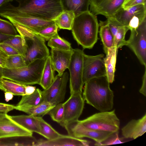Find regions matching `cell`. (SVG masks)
I'll return each instance as SVG.
<instances>
[{
  "label": "cell",
  "instance_id": "1",
  "mask_svg": "<svg viewBox=\"0 0 146 146\" xmlns=\"http://www.w3.org/2000/svg\"><path fill=\"white\" fill-rule=\"evenodd\" d=\"M0 16L8 19L19 35L26 40L32 38L44 28L55 23L53 20H45L29 15L10 2L0 7Z\"/></svg>",
  "mask_w": 146,
  "mask_h": 146
},
{
  "label": "cell",
  "instance_id": "2",
  "mask_svg": "<svg viewBox=\"0 0 146 146\" xmlns=\"http://www.w3.org/2000/svg\"><path fill=\"white\" fill-rule=\"evenodd\" d=\"M106 76L95 78L86 82L82 97L86 103L100 112L111 110L114 95Z\"/></svg>",
  "mask_w": 146,
  "mask_h": 146
},
{
  "label": "cell",
  "instance_id": "3",
  "mask_svg": "<svg viewBox=\"0 0 146 146\" xmlns=\"http://www.w3.org/2000/svg\"><path fill=\"white\" fill-rule=\"evenodd\" d=\"M99 27L96 16L89 10L75 16L71 30L79 45L90 49L97 41Z\"/></svg>",
  "mask_w": 146,
  "mask_h": 146
},
{
  "label": "cell",
  "instance_id": "4",
  "mask_svg": "<svg viewBox=\"0 0 146 146\" xmlns=\"http://www.w3.org/2000/svg\"><path fill=\"white\" fill-rule=\"evenodd\" d=\"M17 9L33 17L53 20L63 11L60 0H15Z\"/></svg>",
  "mask_w": 146,
  "mask_h": 146
},
{
  "label": "cell",
  "instance_id": "5",
  "mask_svg": "<svg viewBox=\"0 0 146 146\" xmlns=\"http://www.w3.org/2000/svg\"><path fill=\"white\" fill-rule=\"evenodd\" d=\"M46 59L35 60L22 67L3 68L2 78L25 85L39 84Z\"/></svg>",
  "mask_w": 146,
  "mask_h": 146
},
{
  "label": "cell",
  "instance_id": "6",
  "mask_svg": "<svg viewBox=\"0 0 146 146\" xmlns=\"http://www.w3.org/2000/svg\"><path fill=\"white\" fill-rule=\"evenodd\" d=\"M78 122L85 127L97 131L118 132L120 122L115 110L96 113Z\"/></svg>",
  "mask_w": 146,
  "mask_h": 146
},
{
  "label": "cell",
  "instance_id": "7",
  "mask_svg": "<svg viewBox=\"0 0 146 146\" xmlns=\"http://www.w3.org/2000/svg\"><path fill=\"white\" fill-rule=\"evenodd\" d=\"M84 53L79 49H73V53L68 69L70 73V95L76 92L82 93L83 61Z\"/></svg>",
  "mask_w": 146,
  "mask_h": 146
},
{
  "label": "cell",
  "instance_id": "8",
  "mask_svg": "<svg viewBox=\"0 0 146 146\" xmlns=\"http://www.w3.org/2000/svg\"><path fill=\"white\" fill-rule=\"evenodd\" d=\"M126 46L133 52L141 64L146 67V19L137 29L131 31Z\"/></svg>",
  "mask_w": 146,
  "mask_h": 146
},
{
  "label": "cell",
  "instance_id": "9",
  "mask_svg": "<svg viewBox=\"0 0 146 146\" xmlns=\"http://www.w3.org/2000/svg\"><path fill=\"white\" fill-rule=\"evenodd\" d=\"M67 72H64L55 77L51 85L46 89L42 91L44 101L54 105L61 103L64 100L66 91V88L68 79Z\"/></svg>",
  "mask_w": 146,
  "mask_h": 146
},
{
  "label": "cell",
  "instance_id": "10",
  "mask_svg": "<svg viewBox=\"0 0 146 146\" xmlns=\"http://www.w3.org/2000/svg\"><path fill=\"white\" fill-rule=\"evenodd\" d=\"M81 94L80 92L74 93L63 103L64 115L62 120L59 123L61 126L64 127L68 124L78 120L84 105Z\"/></svg>",
  "mask_w": 146,
  "mask_h": 146
},
{
  "label": "cell",
  "instance_id": "11",
  "mask_svg": "<svg viewBox=\"0 0 146 146\" xmlns=\"http://www.w3.org/2000/svg\"><path fill=\"white\" fill-rule=\"evenodd\" d=\"M104 54L95 56L84 54L83 82L84 84L92 78L106 76V70L104 61Z\"/></svg>",
  "mask_w": 146,
  "mask_h": 146
},
{
  "label": "cell",
  "instance_id": "12",
  "mask_svg": "<svg viewBox=\"0 0 146 146\" xmlns=\"http://www.w3.org/2000/svg\"><path fill=\"white\" fill-rule=\"evenodd\" d=\"M78 120L69 123L64 127L68 135L79 138H88L99 143L105 140L114 133L87 128L80 124Z\"/></svg>",
  "mask_w": 146,
  "mask_h": 146
},
{
  "label": "cell",
  "instance_id": "13",
  "mask_svg": "<svg viewBox=\"0 0 146 146\" xmlns=\"http://www.w3.org/2000/svg\"><path fill=\"white\" fill-rule=\"evenodd\" d=\"M29 40L27 52L24 59L27 65L37 59L46 58L50 56L48 49L46 45L44 39L38 34H35Z\"/></svg>",
  "mask_w": 146,
  "mask_h": 146
},
{
  "label": "cell",
  "instance_id": "14",
  "mask_svg": "<svg viewBox=\"0 0 146 146\" xmlns=\"http://www.w3.org/2000/svg\"><path fill=\"white\" fill-rule=\"evenodd\" d=\"M124 0H90V11L96 16L100 15L107 18L113 16L121 7Z\"/></svg>",
  "mask_w": 146,
  "mask_h": 146
},
{
  "label": "cell",
  "instance_id": "15",
  "mask_svg": "<svg viewBox=\"0 0 146 146\" xmlns=\"http://www.w3.org/2000/svg\"><path fill=\"white\" fill-rule=\"evenodd\" d=\"M33 132L23 127L7 116L0 120V139L18 136H32Z\"/></svg>",
  "mask_w": 146,
  "mask_h": 146
},
{
  "label": "cell",
  "instance_id": "16",
  "mask_svg": "<svg viewBox=\"0 0 146 146\" xmlns=\"http://www.w3.org/2000/svg\"><path fill=\"white\" fill-rule=\"evenodd\" d=\"M50 56L53 69L59 75H62L68 68L73 53V49L60 50L51 48Z\"/></svg>",
  "mask_w": 146,
  "mask_h": 146
},
{
  "label": "cell",
  "instance_id": "17",
  "mask_svg": "<svg viewBox=\"0 0 146 146\" xmlns=\"http://www.w3.org/2000/svg\"><path fill=\"white\" fill-rule=\"evenodd\" d=\"M91 142L88 140L73 136L62 135L54 139L37 140L36 146H88Z\"/></svg>",
  "mask_w": 146,
  "mask_h": 146
},
{
  "label": "cell",
  "instance_id": "18",
  "mask_svg": "<svg viewBox=\"0 0 146 146\" xmlns=\"http://www.w3.org/2000/svg\"><path fill=\"white\" fill-rule=\"evenodd\" d=\"M146 131V113L140 119L130 120L121 129L122 135L127 139H135L143 135Z\"/></svg>",
  "mask_w": 146,
  "mask_h": 146
},
{
  "label": "cell",
  "instance_id": "19",
  "mask_svg": "<svg viewBox=\"0 0 146 146\" xmlns=\"http://www.w3.org/2000/svg\"><path fill=\"white\" fill-rule=\"evenodd\" d=\"M113 36L115 46L118 49L126 46V40L125 36L128 28L119 22L113 16L107 18L106 21Z\"/></svg>",
  "mask_w": 146,
  "mask_h": 146
},
{
  "label": "cell",
  "instance_id": "20",
  "mask_svg": "<svg viewBox=\"0 0 146 146\" xmlns=\"http://www.w3.org/2000/svg\"><path fill=\"white\" fill-rule=\"evenodd\" d=\"M7 116L11 119L27 130L40 135L41 128L38 117L29 115L15 116L7 115Z\"/></svg>",
  "mask_w": 146,
  "mask_h": 146
},
{
  "label": "cell",
  "instance_id": "21",
  "mask_svg": "<svg viewBox=\"0 0 146 146\" xmlns=\"http://www.w3.org/2000/svg\"><path fill=\"white\" fill-rule=\"evenodd\" d=\"M145 12L146 5L139 4L125 9L121 7L113 16L123 25L127 27L130 19L133 17Z\"/></svg>",
  "mask_w": 146,
  "mask_h": 146
},
{
  "label": "cell",
  "instance_id": "22",
  "mask_svg": "<svg viewBox=\"0 0 146 146\" xmlns=\"http://www.w3.org/2000/svg\"><path fill=\"white\" fill-rule=\"evenodd\" d=\"M118 49L115 47L108 48L106 56L104 58L106 70V76L110 83H112L114 80Z\"/></svg>",
  "mask_w": 146,
  "mask_h": 146
},
{
  "label": "cell",
  "instance_id": "23",
  "mask_svg": "<svg viewBox=\"0 0 146 146\" xmlns=\"http://www.w3.org/2000/svg\"><path fill=\"white\" fill-rule=\"evenodd\" d=\"M63 10L72 11L75 16L89 11L90 0H60Z\"/></svg>",
  "mask_w": 146,
  "mask_h": 146
},
{
  "label": "cell",
  "instance_id": "24",
  "mask_svg": "<svg viewBox=\"0 0 146 146\" xmlns=\"http://www.w3.org/2000/svg\"><path fill=\"white\" fill-rule=\"evenodd\" d=\"M55 105L43 101L41 103L35 106L24 107L15 106V109L24 112L29 115L42 117L48 114L50 110Z\"/></svg>",
  "mask_w": 146,
  "mask_h": 146
},
{
  "label": "cell",
  "instance_id": "25",
  "mask_svg": "<svg viewBox=\"0 0 146 146\" xmlns=\"http://www.w3.org/2000/svg\"><path fill=\"white\" fill-rule=\"evenodd\" d=\"M37 141L33 136L4 138L0 139V146H36Z\"/></svg>",
  "mask_w": 146,
  "mask_h": 146
},
{
  "label": "cell",
  "instance_id": "26",
  "mask_svg": "<svg viewBox=\"0 0 146 146\" xmlns=\"http://www.w3.org/2000/svg\"><path fill=\"white\" fill-rule=\"evenodd\" d=\"M99 25L100 35L106 54L108 48L115 47L114 37L106 21H100Z\"/></svg>",
  "mask_w": 146,
  "mask_h": 146
},
{
  "label": "cell",
  "instance_id": "27",
  "mask_svg": "<svg viewBox=\"0 0 146 146\" xmlns=\"http://www.w3.org/2000/svg\"><path fill=\"white\" fill-rule=\"evenodd\" d=\"M54 71L49 56L46 59L39 84L44 90L48 88L53 82Z\"/></svg>",
  "mask_w": 146,
  "mask_h": 146
},
{
  "label": "cell",
  "instance_id": "28",
  "mask_svg": "<svg viewBox=\"0 0 146 146\" xmlns=\"http://www.w3.org/2000/svg\"><path fill=\"white\" fill-rule=\"evenodd\" d=\"M75 17L72 11L63 10L53 21L58 28L71 30Z\"/></svg>",
  "mask_w": 146,
  "mask_h": 146
},
{
  "label": "cell",
  "instance_id": "29",
  "mask_svg": "<svg viewBox=\"0 0 146 146\" xmlns=\"http://www.w3.org/2000/svg\"><path fill=\"white\" fill-rule=\"evenodd\" d=\"M44 101L42 91L36 88L32 94L22 96L21 99L16 106L31 107L36 106Z\"/></svg>",
  "mask_w": 146,
  "mask_h": 146
},
{
  "label": "cell",
  "instance_id": "30",
  "mask_svg": "<svg viewBox=\"0 0 146 146\" xmlns=\"http://www.w3.org/2000/svg\"><path fill=\"white\" fill-rule=\"evenodd\" d=\"M2 42L11 46L19 54L25 57L28 46L26 40L23 36L17 35Z\"/></svg>",
  "mask_w": 146,
  "mask_h": 146
},
{
  "label": "cell",
  "instance_id": "31",
  "mask_svg": "<svg viewBox=\"0 0 146 146\" xmlns=\"http://www.w3.org/2000/svg\"><path fill=\"white\" fill-rule=\"evenodd\" d=\"M1 81L5 92H9L14 95L23 96L25 95V87L26 85L12 80L4 78Z\"/></svg>",
  "mask_w": 146,
  "mask_h": 146
},
{
  "label": "cell",
  "instance_id": "32",
  "mask_svg": "<svg viewBox=\"0 0 146 146\" xmlns=\"http://www.w3.org/2000/svg\"><path fill=\"white\" fill-rule=\"evenodd\" d=\"M39 121L41 132L40 135L48 140L56 138L61 135L55 130L49 124L44 121L41 117H38Z\"/></svg>",
  "mask_w": 146,
  "mask_h": 146
},
{
  "label": "cell",
  "instance_id": "33",
  "mask_svg": "<svg viewBox=\"0 0 146 146\" xmlns=\"http://www.w3.org/2000/svg\"><path fill=\"white\" fill-rule=\"evenodd\" d=\"M48 45L51 48L60 50H70L72 49L71 44L60 37L57 34L48 40Z\"/></svg>",
  "mask_w": 146,
  "mask_h": 146
},
{
  "label": "cell",
  "instance_id": "34",
  "mask_svg": "<svg viewBox=\"0 0 146 146\" xmlns=\"http://www.w3.org/2000/svg\"><path fill=\"white\" fill-rule=\"evenodd\" d=\"M27 66L24 58L20 54L8 56L7 57L5 68H13L22 67Z\"/></svg>",
  "mask_w": 146,
  "mask_h": 146
},
{
  "label": "cell",
  "instance_id": "35",
  "mask_svg": "<svg viewBox=\"0 0 146 146\" xmlns=\"http://www.w3.org/2000/svg\"><path fill=\"white\" fill-rule=\"evenodd\" d=\"M54 121L59 123L64 118V109L63 103H60L56 104L48 113Z\"/></svg>",
  "mask_w": 146,
  "mask_h": 146
},
{
  "label": "cell",
  "instance_id": "36",
  "mask_svg": "<svg viewBox=\"0 0 146 146\" xmlns=\"http://www.w3.org/2000/svg\"><path fill=\"white\" fill-rule=\"evenodd\" d=\"M0 33L11 36L17 35V31L10 22L0 18Z\"/></svg>",
  "mask_w": 146,
  "mask_h": 146
},
{
  "label": "cell",
  "instance_id": "37",
  "mask_svg": "<svg viewBox=\"0 0 146 146\" xmlns=\"http://www.w3.org/2000/svg\"><path fill=\"white\" fill-rule=\"evenodd\" d=\"M58 26L55 24L48 26L39 31L38 34L45 40L48 41L58 34Z\"/></svg>",
  "mask_w": 146,
  "mask_h": 146
},
{
  "label": "cell",
  "instance_id": "38",
  "mask_svg": "<svg viewBox=\"0 0 146 146\" xmlns=\"http://www.w3.org/2000/svg\"><path fill=\"white\" fill-rule=\"evenodd\" d=\"M146 12L135 15L130 20L127 27L130 31L136 29L146 19Z\"/></svg>",
  "mask_w": 146,
  "mask_h": 146
},
{
  "label": "cell",
  "instance_id": "39",
  "mask_svg": "<svg viewBox=\"0 0 146 146\" xmlns=\"http://www.w3.org/2000/svg\"><path fill=\"white\" fill-rule=\"evenodd\" d=\"M118 136V132L112 133L106 139L101 143H95L96 146H106L114 145L124 143Z\"/></svg>",
  "mask_w": 146,
  "mask_h": 146
},
{
  "label": "cell",
  "instance_id": "40",
  "mask_svg": "<svg viewBox=\"0 0 146 146\" xmlns=\"http://www.w3.org/2000/svg\"><path fill=\"white\" fill-rule=\"evenodd\" d=\"M146 0H124L121 7L125 9L139 4L146 5Z\"/></svg>",
  "mask_w": 146,
  "mask_h": 146
},
{
  "label": "cell",
  "instance_id": "41",
  "mask_svg": "<svg viewBox=\"0 0 146 146\" xmlns=\"http://www.w3.org/2000/svg\"><path fill=\"white\" fill-rule=\"evenodd\" d=\"M0 47L8 56L19 54L11 46L3 42H0Z\"/></svg>",
  "mask_w": 146,
  "mask_h": 146
},
{
  "label": "cell",
  "instance_id": "42",
  "mask_svg": "<svg viewBox=\"0 0 146 146\" xmlns=\"http://www.w3.org/2000/svg\"><path fill=\"white\" fill-rule=\"evenodd\" d=\"M15 106L4 103H0V112L7 113L9 111L15 109Z\"/></svg>",
  "mask_w": 146,
  "mask_h": 146
},
{
  "label": "cell",
  "instance_id": "43",
  "mask_svg": "<svg viewBox=\"0 0 146 146\" xmlns=\"http://www.w3.org/2000/svg\"><path fill=\"white\" fill-rule=\"evenodd\" d=\"M145 69L144 75L143 77L142 84L139 90L140 93L142 94L144 96H146V67H145Z\"/></svg>",
  "mask_w": 146,
  "mask_h": 146
},
{
  "label": "cell",
  "instance_id": "44",
  "mask_svg": "<svg viewBox=\"0 0 146 146\" xmlns=\"http://www.w3.org/2000/svg\"><path fill=\"white\" fill-rule=\"evenodd\" d=\"M8 56L0 47V66L5 68L6 60Z\"/></svg>",
  "mask_w": 146,
  "mask_h": 146
},
{
  "label": "cell",
  "instance_id": "45",
  "mask_svg": "<svg viewBox=\"0 0 146 146\" xmlns=\"http://www.w3.org/2000/svg\"><path fill=\"white\" fill-rule=\"evenodd\" d=\"M36 89L35 86L31 85H26L25 87V95H29L33 93Z\"/></svg>",
  "mask_w": 146,
  "mask_h": 146
},
{
  "label": "cell",
  "instance_id": "46",
  "mask_svg": "<svg viewBox=\"0 0 146 146\" xmlns=\"http://www.w3.org/2000/svg\"><path fill=\"white\" fill-rule=\"evenodd\" d=\"M13 95L11 93L9 92H5V100L6 102H8L12 99L13 97Z\"/></svg>",
  "mask_w": 146,
  "mask_h": 146
},
{
  "label": "cell",
  "instance_id": "47",
  "mask_svg": "<svg viewBox=\"0 0 146 146\" xmlns=\"http://www.w3.org/2000/svg\"><path fill=\"white\" fill-rule=\"evenodd\" d=\"M13 36H9L0 33V42H3Z\"/></svg>",
  "mask_w": 146,
  "mask_h": 146
},
{
  "label": "cell",
  "instance_id": "48",
  "mask_svg": "<svg viewBox=\"0 0 146 146\" xmlns=\"http://www.w3.org/2000/svg\"><path fill=\"white\" fill-rule=\"evenodd\" d=\"M13 0H0V7L5 3L12 1Z\"/></svg>",
  "mask_w": 146,
  "mask_h": 146
},
{
  "label": "cell",
  "instance_id": "49",
  "mask_svg": "<svg viewBox=\"0 0 146 146\" xmlns=\"http://www.w3.org/2000/svg\"><path fill=\"white\" fill-rule=\"evenodd\" d=\"M7 113L3 112H0V120L7 116Z\"/></svg>",
  "mask_w": 146,
  "mask_h": 146
},
{
  "label": "cell",
  "instance_id": "50",
  "mask_svg": "<svg viewBox=\"0 0 146 146\" xmlns=\"http://www.w3.org/2000/svg\"><path fill=\"white\" fill-rule=\"evenodd\" d=\"M3 68L0 66V78H2Z\"/></svg>",
  "mask_w": 146,
  "mask_h": 146
}]
</instances>
